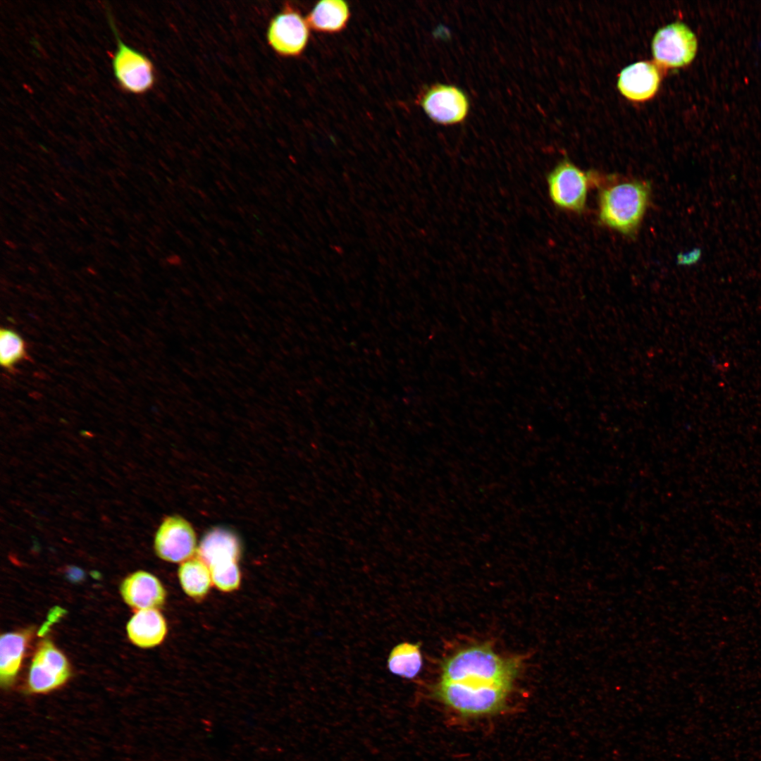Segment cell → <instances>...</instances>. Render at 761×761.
Returning a JSON list of instances; mask_svg holds the SVG:
<instances>
[{"label":"cell","instance_id":"1","mask_svg":"<svg viewBox=\"0 0 761 761\" xmlns=\"http://www.w3.org/2000/svg\"><path fill=\"white\" fill-rule=\"evenodd\" d=\"M519 667L518 660L500 656L488 644L474 645L445 660L440 681L512 687Z\"/></svg>","mask_w":761,"mask_h":761},{"label":"cell","instance_id":"2","mask_svg":"<svg viewBox=\"0 0 761 761\" xmlns=\"http://www.w3.org/2000/svg\"><path fill=\"white\" fill-rule=\"evenodd\" d=\"M650 198L647 182L634 180L610 185L599 194V220L621 234L633 235L642 222Z\"/></svg>","mask_w":761,"mask_h":761},{"label":"cell","instance_id":"3","mask_svg":"<svg viewBox=\"0 0 761 761\" xmlns=\"http://www.w3.org/2000/svg\"><path fill=\"white\" fill-rule=\"evenodd\" d=\"M512 686L440 681L434 697L464 717L495 714L505 705Z\"/></svg>","mask_w":761,"mask_h":761},{"label":"cell","instance_id":"4","mask_svg":"<svg viewBox=\"0 0 761 761\" xmlns=\"http://www.w3.org/2000/svg\"><path fill=\"white\" fill-rule=\"evenodd\" d=\"M591 175L568 159L558 162L547 173V192L559 209L581 214L585 210Z\"/></svg>","mask_w":761,"mask_h":761},{"label":"cell","instance_id":"5","mask_svg":"<svg viewBox=\"0 0 761 761\" xmlns=\"http://www.w3.org/2000/svg\"><path fill=\"white\" fill-rule=\"evenodd\" d=\"M106 13L117 42L116 50L112 58V68L116 80L125 92L135 94L145 93L151 89L154 84L153 64L145 55L121 40L108 9Z\"/></svg>","mask_w":761,"mask_h":761},{"label":"cell","instance_id":"6","mask_svg":"<svg viewBox=\"0 0 761 761\" xmlns=\"http://www.w3.org/2000/svg\"><path fill=\"white\" fill-rule=\"evenodd\" d=\"M651 48L657 65L664 68H679L693 60L698 41L695 35L686 24L676 22L657 31Z\"/></svg>","mask_w":761,"mask_h":761},{"label":"cell","instance_id":"7","mask_svg":"<svg viewBox=\"0 0 761 761\" xmlns=\"http://www.w3.org/2000/svg\"><path fill=\"white\" fill-rule=\"evenodd\" d=\"M418 101L431 120L443 125L463 122L469 111V101L466 94L451 85H432L422 92Z\"/></svg>","mask_w":761,"mask_h":761},{"label":"cell","instance_id":"8","mask_svg":"<svg viewBox=\"0 0 761 761\" xmlns=\"http://www.w3.org/2000/svg\"><path fill=\"white\" fill-rule=\"evenodd\" d=\"M70 675L66 656L50 641H42L32 660L27 688L30 693H45L63 685Z\"/></svg>","mask_w":761,"mask_h":761},{"label":"cell","instance_id":"9","mask_svg":"<svg viewBox=\"0 0 761 761\" xmlns=\"http://www.w3.org/2000/svg\"><path fill=\"white\" fill-rule=\"evenodd\" d=\"M309 38V25L307 19L288 5L271 20L267 30L269 45L283 56L301 54Z\"/></svg>","mask_w":761,"mask_h":761},{"label":"cell","instance_id":"10","mask_svg":"<svg viewBox=\"0 0 761 761\" xmlns=\"http://www.w3.org/2000/svg\"><path fill=\"white\" fill-rule=\"evenodd\" d=\"M196 535L192 526L178 516L165 519L154 539L156 553L170 562H180L190 558L196 551Z\"/></svg>","mask_w":761,"mask_h":761},{"label":"cell","instance_id":"11","mask_svg":"<svg viewBox=\"0 0 761 761\" xmlns=\"http://www.w3.org/2000/svg\"><path fill=\"white\" fill-rule=\"evenodd\" d=\"M120 591L125 602L137 611L161 607L166 595L160 581L144 571H137L127 576L120 585Z\"/></svg>","mask_w":761,"mask_h":761},{"label":"cell","instance_id":"12","mask_svg":"<svg viewBox=\"0 0 761 761\" xmlns=\"http://www.w3.org/2000/svg\"><path fill=\"white\" fill-rule=\"evenodd\" d=\"M660 74L656 66L648 61H639L624 68L617 80L621 94L629 100L644 101L657 92Z\"/></svg>","mask_w":761,"mask_h":761},{"label":"cell","instance_id":"13","mask_svg":"<svg viewBox=\"0 0 761 761\" xmlns=\"http://www.w3.org/2000/svg\"><path fill=\"white\" fill-rule=\"evenodd\" d=\"M197 556L209 570L235 564L240 556V543L230 531L215 528L202 540Z\"/></svg>","mask_w":761,"mask_h":761},{"label":"cell","instance_id":"14","mask_svg":"<svg viewBox=\"0 0 761 761\" xmlns=\"http://www.w3.org/2000/svg\"><path fill=\"white\" fill-rule=\"evenodd\" d=\"M126 629L131 642L143 648L160 644L167 633L166 621L155 609L137 611L129 620Z\"/></svg>","mask_w":761,"mask_h":761},{"label":"cell","instance_id":"15","mask_svg":"<svg viewBox=\"0 0 761 761\" xmlns=\"http://www.w3.org/2000/svg\"><path fill=\"white\" fill-rule=\"evenodd\" d=\"M350 16L349 5L342 0H323L314 6L307 17L311 28L323 32H338L343 30Z\"/></svg>","mask_w":761,"mask_h":761},{"label":"cell","instance_id":"16","mask_svg":"<svg viewBox=\"0 0 761 761\" xmlns=\"http://www.w3.org/2000/svg\"><path fill=\"white\" fill-rule=\"evenodd\" d=\"M29 636L27 632L6 633L1 636L0 680L2 686L8 687L14 681Z\"/></svg>","mask_w":761,"mask_h":761},{"label":"cell","instance_id":"17","mask_svg":"<svg viewBox=\"0 0 761 761\" xmlns=\"http://www.w3.org/2000/svg\"><path fill=\"white\" fill-rule=\"evenodd\" d=\"M178 577L185 593L194 599L207 594L212 581L209 569L199 558L184 562L179 567Z\"/></svg>","mask_w":761,"mask_h":761},{"label":"cell","instance_id":"18","mask_svg":"<svg viewBox=\"0 0 761 761\" xmlns=\"http://www.w3.org/2000/svg\"><path fill=\"white\" fill-rule=\"evenodd\" d=\"M423 658L419 644L407 642L396 645L390 652L388 659V667L390 672L397 676L413 679L422 668Z\"/></svg>","mask_w":761,"mask_h":761},{"label":"cell","instance_id":"19","mask_svg":"<svg viewBox=\"0 0 761 761\" xmlns=\"http://www.w3.org/2000/svg\"><path fill=\"white\" fill-rule=\"evenodd\" d=\"M27 355L23 339L16 332L8 328L0 331V362L3 368L11 370Z\"/></svg>","mask_w":761,"mask_h":761},{"label":"cell","instance_id":"20","mask_svg":"<svg viewBox=\"0 0 761 761\" xmlns=\"http://www.w3.org/2000/svg\"><path fill=\"white\" fill-rule=\"evenodd\" d=\"M700 256L698 250H693L688 254H683L678 257V261L682 264H689L698 260Z\"/></svg>","mask_w":761,"mask_h":761},{"label":"cell","instance_id":"21","mask_svg":"<svg viewBox=\"0 0 761 761\" xmlns=\"http://www.w3.org/2000/svg\"><path fill=\"white\" fill-rule=\"evenodd\" d=\"M168 262L173 265H178L181 263V259L179 256L175 254L173 256H171L170 257V259H168Z\"/></svg>","mask_w":761,"mask_h":761}]
</instances>
